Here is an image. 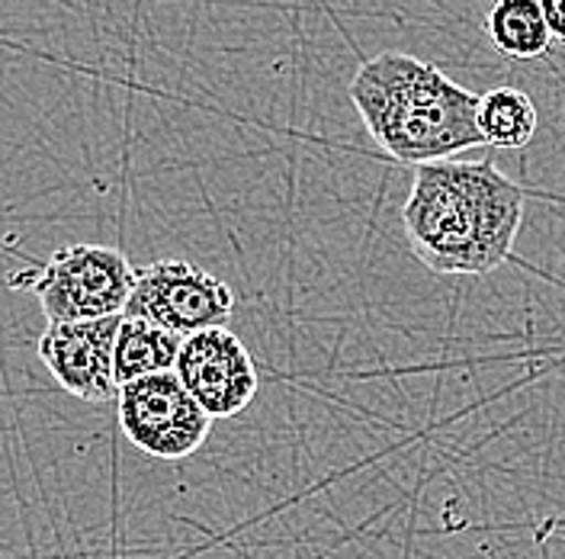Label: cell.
I'll return each instance as SVG.
<instances>
[{
  "label": "cell",
  "mask_w": 565,
  "mask_h": 559,
  "mask_svg": "<svg viewBox=\"0 0 565 559\" xmlns=\"http://www.w3.org/2000/svg\"><path fill=\"white\" fill-rule=\"evenodd\" d=\"M174 373L212 421L242 415L260 389L250 350L228 328H210L183 338Z\"/></svg>",
  "instance_id": "6"
},
{
  "label": "cell",
  "mask_w": 565,
  "mask_h": 559,
  "mask_svg": "<svg viewBox=\"0 0 565 559\" xmlns=\"http://www.w3.org/2000/svg\"><path fill=\"white\" fill-rule=\"evenodd\" d=\"M540 10H543V20H546L553 42L565 45V0H540Z\"/></svg>",
  "instance_id": "11"
},
{
  "label": "cell",
  "mask_w": 565,
  "mask_h": 559,
  "mask_svg": "<svg viewBox=\"0 0 565 559\" xmlns=\"http://www.w3.org/2000/svg\"><path fill=\"white\" fill-rule=\"evenodd\" d=\"M119 321L122 315L49 325L35 345V354L52 373V380L81 402H113L119 399L113 373Z\"/></svg>",
  "instance_id": "7"
},
{
  "label": "cell",
  "mask_w": 565,
  "mask_h": 559,
  "mask_svg": "<svg viewBox=\"0 0 565 559\" xmlns=\"http://www.w3.org/2000/svg\"><path fill=\"white\" fill-rule=\"evenodd\" d=\"M180 348H183V338L174 331L158 328L145 318L122 315L119 331H116V350H113L116 386L154 377V373H171L177 367Z\"/></svg>",
  "instance_id": "8"
},
{
  "label": "cell",
  "mask_w": 565,
  "mask_h": 559,
  "mask_svg": "<svg viewBox=\"0 0 565 559\" xmlns=\"http://www.w3.org/2000/svg\"><path fill=\"white\" fill-rule=\"evenodd\" d=\"M351 101L366 133L402 165L450 161L479 148V94L408 52L366 59L351 81Z\"/></svg>",
  "instance_id": "2"
},
{
  "label": "cell",
  "mask_w": 565,
  "mask_h": 559,
  "mask_svg": "<svg viewBox=\"0 0 565 559\" xmlns=\"http://www.w3.org/2000/svg\"><path fill=\"white\" fill-rule=\"evenodd\" d=\"M486 33L501 55L518 62L543 59L553 45L540 0H492L486 13Z\"/></svg>",
  "instance_id": "10"
},
{
  "label": "cell",
  "mask_w": 565,
  "mask_h": 559,
  "mask_svg": "<svg viewBox=\"0 0 565 559\" xmlns=\"http://www.w3.org/2000/svg\"><path fill=\"white\" fill-rule=\"evenodd\" d=\"M527 193L492 161H434L415 168L402 207L412 254L437 277H489L514 254Z\"/></svg>",
  "instance_id": "1"
},
{
  "label": "cell",
  "mask_w": 565,
  "mask_h": 559,
  "mask_svg": "<svg viewBox=\"0 0 565 559\" xmlns=\"http://www.w3.org/2000/svg\"><path fill=\"white\" fill-rule=\"evenodd\" d=\"M136 267L119 247L68 245L35 267L33 293L49 325L94 321L126 313L136 289Z\"/></svg>",
  "instance_id": "3"
},
{
  "label": "cell",
  "mask_w": 565,
  "mask_h": 559,
  "mask_svg": "<svg viewBox=\"0 0 565 559\" xmlns=\"http://www.w3.org/2000/svg\"><path fill=\"white\" fill-rule=\"evenodd\" d=\"M235 313V293L225 280L190 261H154L136 274L126 318H145L180 338L225 328Z\"/></svg>",
  "instance_id": "4"
},
{
  "label": "cell",
  "mask_w": 565,
  "mask_h": 559,
  "mask_svg": "<svg viewBox=\"0 0 565 559\" xmlns=\"http://www.w3.org/2000/svg\"><path fill=\"white\" fill-rule=\"evenodd\" d=\"M119 428L141 454L186 460L206 444L212 419L171 370L119 386Z\"/></svg>",
  "instance_id": "5"
},
{
  "label": "cell",
  "mask_w": 565,
  "mask_h": 559,
  "mask_svg": "<svg viewBox=\"0 0 565 559\" xmlns=\"http://www.w3.org/2000/svg\"><path fill=\"white\" fill-rule=\"evenodd\" d=\"M540 126L536 104L530 101L521 87H492L479 94L476 106V129L482 136V145L518 151L527 148Z\"/></svg>",
  "instance_id": "9"
}]
</instances>
